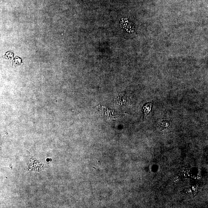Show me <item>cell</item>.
<instances>
[{
    "label": "cell",
    "mask_w": 208,
    "mask_h": 208,
    "mask_svg": "<svg viewBox=\"0 0 208 208\" xmlns=\"http://www.w3.org/2000/svg\"><path fill=\"white\" fill-rule=\"evenodd\" d=\"M153 105V102L146 104L143 107V111L144 114V118H145L147 116L149 115L152 110V107Z\"/></svg>",
    "instance_id": "cell-1"
},
{
    "label": "cell",
    "mask_w": 208,
    "mask_h": 208,
    "mask_svg": "<svg viewBox=\"0 0 208 208\" xmlns=\"http://www.w3.org/2000/svg\"><path fill=\"white\" fill-rule=\"evenodd\" d=\"M159 126H160V128L162 129L161 130H165V129H166V128L168 129L169 127L170 126V123H169L168 121L163 120L160 122V123L159 124Z\"/></svg>",
    "instance_id": "cell-2"
},
{
    "label": "cell",
    "mask_w": 208,
    "mask_h": 208,
    "mask_svg": "<svg viewBox=\"0 0 208 208\" xmlns=\"http://www.w3.org/2000/svg\"><path fill=\"white\" fill-rule=\"evenodd\" d=\"M49 159H47V162H49Z\"/></svg>",
    "instance_id": "cell-3"
}]
</instances>
